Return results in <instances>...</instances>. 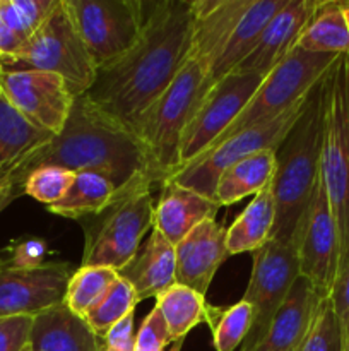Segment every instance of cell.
<instances>
[{"mask_svg": "<svg viewBox=\"0 0 349 351\" xmlns=\"http://www.w3.org/2000/svg\"><path fill=\"white\" fill-rule=\"evenodd\" d=\"M137 304H139V298H137L133 288L118 276L112 288L103 295L101 300L82 319L88 322V326L96 335L103 338L116 322L135 312Z\"/></svg>", "mask_w": 349, "mask_h": 351, "instance_id": "obj_32", "label": "cell"}, {"mask_svg": "<svg viewBox=\"0 0 349 351\" xmlns=\"http://www.w3.org/2000/svg\"><path fill=\"white\" fill-rule=\"evenodd\" d=\"M190 5L194 14L190 60L197 62L207 75L252 0H195Z\"/></svg>", "mask_w": 349, "mask_h": 351, "instance_id": "obj_19", "label": "cell"}, {"mask_svg": "<svg viewBox=\"0 0 349 351\" xmlns=\"http://www.w3.org/2000/svg\"><path fill=\"white\" fill-rule=\"evenodd\" d=\"M300 351H344V335L331 297L318 305Z\"/></svg>", "mask_w": 349, "mask_h": 351, "instance_id": "obj_34", "label": "cell"}, {"mask_svg": "<svg viewBox=\"0 0 349 351\" xmlns=\"http://www.w3.org/2000/svg\"><path fill=\"white\" fill-rule=\"evenodd\" d=\"M9 267L12 269H36L47 264L48 245L41 239H21L7 245Z\"/></svg>", "mask_w": 349, "mask_h": 351, "instance_id": "obj_37", "label": "cell"}, {"mask_svg": "<svg viewBox=\"0 0 349 351\" xmlns=\"http://www.w3.org/2000/svg\"><path fill=\"white\" fill-rule=\"evenodd\" d=\"M24 45L26 43L7 26V23L0 16V60H9L19 55Z\"/></svg>", "mask_w": 349, "mask_h": 351, "instance_id": "obj_41", "label": "cell"}, {"mask_svg": "<svg viewBox=\"0 0 349 351\" xmlns=\"http://www.w3.org/2000/svg\"><path fill=\"white\" fill-rule=\"evenodd\" d=\"M317 5L318 0H287L286 5L267 24L252 53L236 71L252 72L262 77L270 74L296 48L298 38Z\"/></svg>", "mask_w": 349, "mask_h": 351, "instance_id": "obj_18", "label": "cell"}, {"mask_svg": "<svg viewBox=\"0 0 349 351\" xmlns=\"http://www.w3.org/2000/svg\"><path fill=\"white\" fill-rule=\"evenodd\" d=\"M298 261L301 276L322 298L331 297L337 278L339 235L322 173L298 237Z\"/></svg>", "mask_w": 349, "mask_h": 351, "instance_id": "obj_14", "label": "cell"}, {"mask_svg": "<svg viewBox=\"0 0 349 351\" xmlns=\"http://www.w3.org/2000/svg\"><path fill=\"white\" fill-rule=\"evenodd\" d=\"M322 300L310 281L300 274L263 335L243 345L242 351H300Z\"/></svg>", "mask_w": 349, "mask_h": 351, "instance_id": "obj_17", "label": "cell"}, {"mask_svg": "<svg viewBox=\"0 0 349 351\" xmlns=\"http://www.w3.org/2000/svg\"><path fill=\"white\" fill-rule=\"evenodd\" d=\"M287 3V0H252V5L242 17L236 29L233 31L228 45L224 47L222 53L212 65L209 74L205 75L204 93L212 84L222 79L224 75L231 74L233 71L243 64L246 57L253 51V48L259 43L263 29L267 24L274 19L277 12Z\"/></svg>", "mask_w": 349, "mask_h": 351, "instance_id": "obj_23", "label": "cell"}, {"mask_svg": "<svg viewBox=\"0 0 349 351\" xmlns=\"http://www.w3.org/2000/svg\"><path fill=\"white\" fill-rule=\"evenodd\" d=\"M344 12H346V17H348V23H349V2H344Z\"/></svg>", "mask_w": 349, "mask_h": 351, "instance_id": "obj_45", "label": "cell"}, {"mask_svg": "<svg viewBox=\"0 0 349 351\" xmlns=\"http://www.w3.org/2000/svg\"><path fill=\"white\" fill-rule=\"evenodd\" d=\"M322 180L339 235V271L349 264V53L328 71Z\"/></svg>", "mask_w": 349, "mask_h": 351, "instance_id": "obj_7", "label": "cell"}, {"mask_svg": "<svg viewBox=\"0 0 349 351\" xmlns=\"http://www.w3.org/2000/svg\"><path fill=\"white\" fill-rule=\"evenodd\" d=\"M183 343H185V339H177V341L171 343V345L168 346L164 351H181V348H183Z\"/></svg>", "mask_w": 349, "mask_h": 351, "instance_id": "obj_43", "label": "cell"}, {"mask_svg": "<svg viewBox=\"0 0 349 351\" xmlns=\"http://www.w3.org/2000/svg\"><path fill=\"white\" fill-rule=\"evenodd\" d=\"M118 280V271L103 266H81L68 281L64 304L72 314L84 317Z\"/></svg>", "mask_w": 349, "mask_h": 351, "instance_id": "obj_30", "label": "cell"}, {"mask_svg": "<svg viewBox=\"0 0 349 351\" xmlns=\"http://www.w3.org/2000/svg\"><path fill=\"white\" fill-rule=\"evenodd\" d=\"M156 307L163 314L174 341L187 338L188 332L201 322L209 324L214 314V307L205 302V297L178 283L157 295Z\"/></svg>", "mask_w": 349, "mask_h": 351, "instance_id": "obj_28", "label": "cell"}, {"mask_svg": "<svg viewBox=\"0 0 349 351\" xmlns=\"http://www.w3.org/2000/svg\"><path fill=\"white\" fill-rule=\"evenodd\" d=\"M204 84L205 71L195 60H188L166 91L130 123L146 153L147 177L153 185H161L180 168L181 137L204 96Z\"/></svg>", "mask_w": 349, "mask_h": 351, "instance_id": "obj_5", "label": "cell"}, {"mask_svg": "<svg viewBox=\"0 0 349 351\" xmlns=\"http://www.w3.org/2000/svg\"><path fill=\"white\" fill-rule=\"evenodd\" d=\"M135 312L116 322L105 336H103V350L105 351H135Z\"/></svg>", "mask_w": 349, "mask_h": 351, "instance_id": "obj_39", "label": "cell"}, {"mask_svg": "<svg viewBox=\"0 0 349 351\" xmlns=\"http://www.w3.org/2000/svg\"><path fill=\"white\" fill-rule=\"evenodd\" d=\"M57 0H0V16L7 26L27 43L50 16Z\"/></svg>", "mask_w": 349, "mask_h": 351, "instance_id": "obj_33", "label": "cell"}, {"mask_svg": "<svg viewBox=\"0 0 349 351\" xmlns=\"http://www.w3.org/2000/svg\"><path fill=\"white\" fill-rule=\"evenodd\" d=\"M72 274L67 263H47L36 269H0V317L38 315L64 304Z\"/></svg>", "mask_w": 349, "mask_h": 351, "instance_id": "obj_15", "label": "cell"}, {"mask_svg": "<svg viewBox=\"0 0 349 351\" xmlns=\"http://www.w3.org/2000/svg\"><path fill=\"white\" fill-rule=\"evenodd\" d=\"M344 351H349V331H348V335H346V339H344Z\"/></svg>", "mask_w": 349, "mask_h": 351, "instance_id": "obj_44", "label": "cell"}, {"mask_svg": "<svg viewBox=\"0 0 349 351\" xmlns=\"http://www.w3.org/2000/svg\"><path fill=\"white\" fill-rule=\"evenodd\" d=\"M307 96H305V99H307ZM305 99H301L298 105L284 112L283 115L276 117L269 122L242 130L236 136L209 147L194 161L178 168L168 180L177 182V184L192 189V191L214 201V189L219 175L243 158L252 156V154L266 149L276 151V147L283 143L286 134L289 132L291 127L300 117Z\"/></svg>", "mask_w": 349, "mask_h": 351, "instance_id": "obj_9", "label": "cell"}, {"mask_svg": "<svg viewBox=\"0 0 349 351\" xmlns=\"http://www.w3.org/2000/svg\"><path fill=\"white\" fill-rule=\"evenodd\" d=\"M51 137L21 115L0 91V180H16L24 161Z\"/></svg>", "mask_w": 349, "mask_h": 351, "instance_id": "obj_24", "label": "cell"}, {"mask_svg": "<svg viewBox=\"0 0 349 351\" xmlns=\"http://www.w3.org/2000/svg\"><path fill=\"white\" fill-rule=\"evenodd\" d=\"M153 182L137 173L115 191L108 204L96 215L79 219L84 232L81 266H103L118 271L135 256L154 221Z\"/></svg>", "mask_w": 349, "mask_h": 351, "instance_id": "obj_4", "label": "cell"}, {"mask_svg": "<svg viewBox=\"0 0 349 351\" xmlns=\"http://www.w3.org/2000/svg\"><path fill=\"white\" fill-rule=\"evenodd\" d=\"M328 71L308 93L300 117L276 147V173L272 178L276 223L272 239L296 247L320 180Z\"/></svg>", "mask_w": 349, "mask_h": 351, "instance_id": "obj_3", "label": "cell"}, {"mask_svg": "<svg viewBox=\"0 0 349 351\" xmlns=\"http://www.w3.org/2000/svg\"><path fill=\"white\" fill-rule=\"evenodd\" d=\"M159 201L154 204L153 228H156L168 242L177 247L195 226L212 219L219 208L212 199L183 187L173 180H166L159 185Z\"/></svg>", "mask_w": 349, "mask_h": 351, "instance_id": "obj_20", "label": "cell"}, {"mask_svg": "<svg viewBox=\"0 0 349 351\" xmlns=\"http://www.w3.org/2000/svg\"><path fill=\"white\" fill-rule=\"evenodd\" d=\"M115 191L116 185L105 175L94 173V171H81V173H75L67 194L58 202L48 206L47 209L57 216L79 221L101 211L113 197Z\"/></svg>", "mask_w": 349, "mask_h": 351, "instance_id": "obj_29", "label": "cell"}, {"mask_svg": "<svg viewBox=\"0 0 349 351\" xmlns=\"http://www.w3.org/2000/svg\"><path fill=\"white\" fill-rule=\"evenodd\" d=\"M228 257L226 228L216 218L205 219L174 247L177 283L205 297L212 278Z\"/></svg>", "mask_w": 349, "mask_h": 351, "instance_id": "obj_16", "label": "cell"}, {"mask_svg": "<svg viewBox=\"0 0 349 351\" xmlns=\"http://www.w3.org/2000/svg\"><path fill=\"white\" fill-rule=\"evenodd\" d=\"M47 165L72 173L105 175L116 189L137 173H147L146 153L130 127L103 112L86 95L74 99L62 132L24 161L16 180L24 184L31 171Z\"/></svg>", "mask_w": 349, "mask_h": 351, "instance_id": "obj_2", "label": "cell"}, {"mask_svg": "<svg viewBox=\"0 0 349 351\" xmlns=\"http://www.w3.org/2000/svg\"><path fill=\"white\" fill-rule=\"evenodd\" d=\"M298 278L300 261L294 243L270 239L266 245L253 252L252 274L242 300L252 305L255 317L252 331L243 345L255 341L263 335Z\"/></svg>", "mask_w": 349, "mask_h": 351, "instance_id": "obj_12", "label": "cell"}, {"mask_svg": "<svg viewBox=\"0 0 349 351\" xmlns=\"http://www.w3.org/2000/svg\"><path fill=\"white\" fill-rule=\"evenodd\" d=\"M29 346L33 351H105L101 336L65 304L34 315Z\"/></svg>", "mask_w": 349, "mask_h": 351, "instance_id": "obj_22", "label": "cell"}, {"mask_svg": "<svg viewBox=\"0 0 349 351\" xmlns=\"http://www.w3.org/2000/svg\"><path fill=\"white\" fill-rule=\"evenodd\" d=\"M0 91L21 115L53 136L62 132L75 99L60 75L43 71L0 72Z\"/></svg>", "mask_w": 349, "mask_h": 351, "instance_id": "obj_13", "label": "cell"}, {"mask_svg": "<svg viewBox=\"0 0 349 351\" xmlns=\"http://www.w3.org/2000/svg\"><path fill=\"white\" fill-rule=\"evenodd\" d=\"M192 31L194 14L187 0L146 3L139 41L125 55L98 69L86 96L130 127L190 60Z\"/></svg>", "mask_w": 349, "mask_h": 351, "instance_id": "obj_1", "label": "cell"}, {"mask_svg": "<svg viewBox=\"0 0 349 351\" xmlns=\"http://www.w3.org/2000/svg\"><path fill=\"white\" fill-rule=\"evenodd\" d=\"M65 3L98 69L125 55L142 34L146 23L142 0H65Z\"/></svg>", "mask_w": 349, "mask_h": 351, "instance_id": "obj_10", "label": "cell"}, {"mask_svg": "<svg viewBox=\"0 0 349 351\" xmlns=\"http://www.w3.org/2000/svg\"><path fill=\"white\" fill-rule=\"evenodd\" d=\"M296 48L311 53H349V23L344 2L318 0L313 16L298 38Z\"/></svg>", "mask_w": 349, "mask_h": 351, "instance_id": "obj_27", "label": "cell"}, {"mask_svg": "<svg viewBox=\"0 0 349 351\" xmlns=\"http://www.w3.org/2000/svg\"><path fill=\"white\" fill-rule=\"evenodd\" d=\"M337 57L339 55L335 53H311L294 48L270 74L263 77L248 105L212 146L236 136L242 130L269 122L293 108L327 74Z\"/></svg>", "mask_w": 349, "mask_h": 351, "instance_id": "obj_8", "label": "cell"}, {"mask_svg": "<svg viewBox=\"0 0 349 351\" xmlns=\"http://www.w3.org/2000/svg\"><path fill=\"white\" fill-rule=\"evenodd\" d=\"M276 223V202L272 194V182L262 189L242 215L226 228V247L229 256L243 252H255L272 239Z\"/></svg>", "mask_w": 349, "mask_h": 351, "instance_id": "obj_25", "label": "cell"}, {"mask_svg": "<svg viewBox=\"0 0 349 351\" xmlns=\"http://www.w3.org/2000/svg\"><path fill=\"white\" fill-rule=\"evenodd\" d=\"M74 178L75 173L65 168L53 167V165L40 167L27 175L24 182V195H31L36 201L47 204L48 208L67 194Z\"/></svg>", "mask_w": 349, "mask_h": 351, "instance_id": "obj_35", "label": "cell"}, {"mask_svg": "<svg viewBox=\"0 0 349 351\" xmlns=\"http://www.w3.org/2000/svg\"><path fill=\"white\" fill-rule=\"evenodd\" d=\"M34 315L0 317V351H23L29 345Z\"/></svg>", "mask_w": 349, "mask_h": 351, "instance_id": "obj_38", "label": "cell"}, {"mask_svg": "<svg viewBox=\"0 0 349 351\" xmlns=\"http://www.w3.org/2000/svg\"><path fill=\"white\" fill-rule=\"evenodd\" d=\"M276 173V151L266 149L246 156L226 168L218 178L214 201L219 206H231L246 195H255L272 182Z\"/></svg>", "mask_w": 349, "mask_h": 351, "instance_id": "obj_26", "label": "cell"}, {"mask_svg": "<svg viewBox=\"0 0 349 351\" xmlns=\"http://www.w3.org/2000/svg\"><path fill=\"white\" fill-rule=\"evenodd\" d=\"M331 300L346 339V335L349 331V264L337 273V278H335V283L331 291Z\"/></svg>", "mask_w": 349, "mask_h": 351, "instance_id": "obj_40", "label": "cell"}, {"mask_svg": "<svg viewBox=\"0 0 349 351\" xmlns=\"http://www.w3.org/2000/svg\"><path fill=\"white\" fill-rule=\"evenodd\" d=\"M43 71L58 74L74 98L94 84L96 67L65 0H57L50 16L27 40L19 55L0 60V72Z\"/></svg>", "mask_w": 349, "mask_h": 351, "instance_id": "obj_6", "label": "cell"}, {"mask_svg": "<svg viewBox=\"0 0 349 351\" xmlns=\"http://www.w3.org/2000/svg\"><path fill=\"white\" fill-rule=\"evenodd\" d=\"M263 77L235 71L212 84L198 101L183 130L180 144V168L201 156L238 119Z\"/></svg>", "mask_w": 349, "mask_h": 351, "instance_id": "obj_11", "label": "cell"}, {"mask_svg": "<svg viewBox=\"0 0 349 351\" xmlns=\"http://www.w3.org/2000/svg\"><path fill=\"white\" fill-rule=\"evenodd\" d=\"M21 195H24V185L21 182L12 178L0 180V213Z\"/></svg>", "mask_w": 349, "mask_h": 351, "instance_id": "obj_42", "label": "cell"}, {"mask_svg": "<svg viewBox=\"0 0 349 351\" xmlns=\"http://www.w3.org/2000/svg\"><path fill=\"white\" fill-rule=\"evenodd\" d=\"M174 271V247L153 228L135 256L118 269V276L133 288L139 302H142L146 298H156L173 287L177 283Z\"/></svg>", "mask_w": 349, "mask_h": 351, "instance_id": "obj_21", "label": "cell"}, {"mask_svg": "<svg viewBox=\"0 0 349 351\" xmlns=\"http://www.w3.org/2000/svg\"><path fill=\"white\" fill-rule=\"evenodd\" d=\"M171 332L159 308L154 305L153 311L144 319L135 335V351H164L173 343Z\"/></svg>", "mask_w": 349, "mask_h": 351, "instance_id": "obj_36", "label": "cell"}, {"mask_svg": "<svg viewBox=\"0 0 349 351\" xmlns=\"http://www.w3.org/2000/svg\"><path fill=\"white\" fill-rule=\"evenodd\" d=\"M255 312L245 300L231 307H214L209 328L212 331V345L216 351H235L246 339L253 326Z\"/></svg>", "mask_w": 349, "mask_h": 351, "instance_id": "obj_31", "label": "cell"}, {"mask_svg": "<svg viewBox=\"0 0 349 351\" xmlns=\"http://www.w3.org/2000/svg\"><path fill=\"white\" fill-rule=\"evenodd\" d=\"M23 351H33V348H31V346H29V345H27V346H26V348H24Z\"/></svg>", "mask_w": 349, "mask_h": 351, "instance_id": "obj_46", "label": "cell"}]
</instances>
